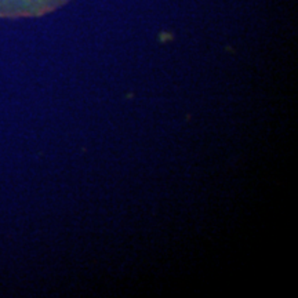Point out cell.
I'll list each match as a JSON object with an SVG mask.
<instances>
[{
	"label": "cell",
	"instance_id": "6da1fadb",
	"mask_svg": "<svg viewBox=\"0 0 298 298\" xmlns=\"http://www.w3.org/2000/svg\"><path fill=\"white\" fill-rule=\"evenodd\" d=\"M69 0H0V17H40L62 7Z\"/></svg>",
	"mask_w": 298,
	"mask_h": 298
}]
</instances>
